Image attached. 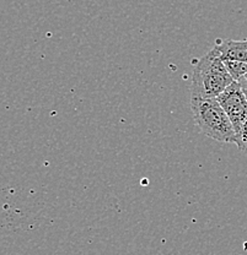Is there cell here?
<instances>
[{
	"label": "cell",
	"instance_id": "6da1fadb",
	"mask_svg": "<svg viewBox=\"0 0 247 255\" xmlns=\"http://www.w3.org/2000/svg\"><path fill=\"white\" fill-rule=\"evenodd\" d=\"M233 82L224 62L211 49L196 64L191 82V97L217 98Z\"/></svg>",
	"mask_w": 247,
	"mask_h": 255
},
{
	"label": "cell",
	"instance_id": "3957f363",
	"mask_svg": "<svg viewBox=\"0 0 247 255\" xmlns=\"http://www.w3.org/2000/svg\"><path fill=\"white\" fill-rule=\"evenodd\" d=\"M217 101L229 117L235 132H238L247 119V98L244 90L234 81L218 96Z\"/></svg>",
	"mask_w": 247,
	"mask_h": 255
},
{
	"label": "cell",
	"instance_id": "52a82bcc",
	"mask_svg": "<svg viewBox=\"0 0 247 255\" xmlns=\"http://www.w3.org/2000/svg\"><path fill=\"white\" fill-rule=\"evenodd\" d=\"M238 84L240 85L241 89H243V90H247V73L245 74V75L241 76V78L239 79Z\"/></svg>",
	"mask_w": 247,
	"mask_h": 255
},
{
	"label": "cell",
	"instance_id": "7a4b0ae2",
	"mask_svg": "<svg viewBox=\"0 0 247 255\" xmlns=\"http://www.w3.org/2000/svg\"><path fill=\"white\" fill-rule=\"evenodd\" d=\"M191 111L199 131L215 141L235 142L236 132L217 98L191 97Z\"/></svg>",
	"mask_w": 247,
	"mask_h": 255
},
{
	"label": "cell",
	"instance_id": "277c9868",
	"mask_svg": "<svg viewBox=\"0 0 247 255\" xmlns=\"http://www.w3.org/2000/svg\"><path fill=\"white\" fill-rule=\"evenodd\" d=\"M213 50L223 62L238 60V62L247 63V39L244 41L218 39Z\"/></svg>",
	"mask_w": 247,
	"mask_h": 255
},
{
	"label": "cell",
	"instance_id": "5b68a950",
	"mask_svg": "<svg viewBox=\"0 0 247 255\" xmlns=\"http://www.w3.org/2000/svg\"><path fill=\"white\" fill-rule=\"evenodd\" d=\"M224 65L231 78L236 82L247 73V63L238 62V60H224Z\"/></svg>",
	"mask_w": 247,
	"mask_h": 255
},
{
	"label": "cell",
	"instance_id": "ba28073f",
	"mask_svg": "<svg viewBox=\"0 0 247 255\" xmlns=\"http://www.w3.org/2000/svg\"><path fill=\"white\" fill-rule=\"evenodd\" d=\"M244 92H245V96H246V98H247V90H244Z\"/></svg>",
	"mask_w": 247,
	"mask_h": 255
},
{
	"label": "cell",
	"instance_id": "8992f818",
	"mask_svg": "<svg viewBox=\"0 0 247 255\" xmlns=\"http://www.w3.org/2000/svg\"><path fill=\"white\" fill-rule=\"evenodd\" d=\"M235 143L238 145L239 150L247 153V119L244 126L241 127V129L236 132Z\"/></svg>",
	"mask_w": 247,
	"mask_h": 255
}]
</instances>
